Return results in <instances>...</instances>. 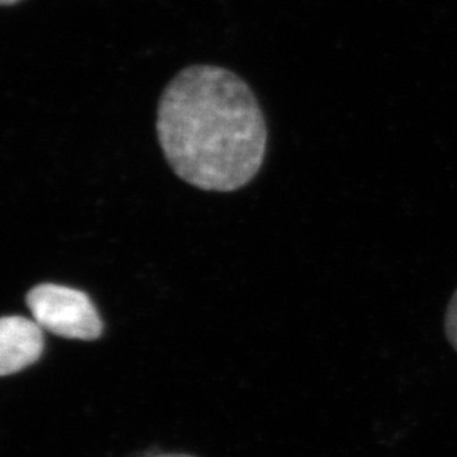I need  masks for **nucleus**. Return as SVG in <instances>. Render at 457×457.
<instances>
[{"label": "nucleus", "mask_w": 457, "mask_h": 457, "mask_svg": "<svg viewBox=\"0 0 457 457\" xmlns=\"http://www.w3.org/2000/svg\"><path fill=\"white\" fill-rule=\"evenodd\" d=\"M27 306L33 321L53 335L76 340H96L102 336V318L84 291L42 284L29 293Z\"/></svg>", "instance_id": "2"}, {"label": "nucleus", "mask_w": 457, "mask_h": 457, "mask_svg": "<svg viewBox=\"0 0 457 457\" xmlns=\"http://www.w3.org/2000/svg\"><path fill=\"white\" fill-rule=\"evenodd\" d=\"M445 337L450 345L457 352V288L454 295H452L445 318Z\"/></svg>", "instance_id": "4"}, {"label": "nucleus", "mask_w": 457, "mask_h": 457, "mask_svg": "<svg viewBox=\"0 0 457 457\" xmlns=\"http://www.w3.org/2000/svg\"><path fill=\"white\" fill-rule=\"evenodd\" d=\"M44 346V330L33 320L0 318V378L35 364Z\"/></svg>", "instance_id": "3"}, {"label": "nucleus", "mask_w": 457, "mask_h": 457, "mask_svg": "<svg viewBox=\"0 0 457 457\" xmlns=\"http://www.w3.org/2000/svg\"><path fill=\"white\" fill-rule=\"evenodd\" d=\"M20 0H0V6H9V4H18Z\"/></svg>", "instance_id": "6"}, {"label": "nucleus", "mask_w": 457, "mask_h": 457, "mask_svg": "<svg viewBox=\"0 0 457 457\" xmlns=\"http://www.w3.org/2000/svg\"><path fill=\"white\" fill-rule=\"evenodd\" d=\"M152 457H195L190 456V454H181V453H163V454H154Z\"/></svg>", "instance_id": "5"}, {"label": "nucleus", "mask_w": 457, "mask_h": 457, "mask_svg": "<svg viewBox=\"0 0 457 457\" xmlns=\"http://www.w3.org/2000/svg\"><path fill=\"white\" fill-rule=\"evenodd\" d=\"M156 132L172 172L204 192L230 194L250 185L268 154L259 100L235 71L186 67L163 89Z\"/></svg>", "instance_id": "1"}]
</instances>
